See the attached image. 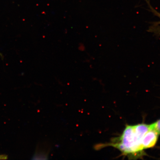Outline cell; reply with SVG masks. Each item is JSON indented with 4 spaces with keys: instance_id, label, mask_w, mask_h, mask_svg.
<instances>
[{
    "instance_id": "6da1fadb",
    "label": "cell",
    "mask_w": 160,
    "mask_h": 160,
    "mask_svg": "<svg viewBox=\"0 0 160 160\" xmlns=\"http://www.w3.org/2000/svg\"><path fill=\"white\" fill-rule=\"evenodd\" d=\"M151 129L150 125L145 123L127 125L119 137L113 138L110 142L96 145L94 148L98 150L112 147L118 150L122 155L129 159L141 158L146 155L144 141L146 134Z\"/></svg>"
},
{
    "instance_id": "7a4b0ae2",
    "label": "cell",
    "mask_w": 160,
    "mask_h": 160,
    "mask_svg": "<svg viewBox=\"0 0 160 160\" xmlns=\"http://www.w3.org/2000/svg\"><path fill=\"white\" fill-rule=\"evenodd\" d=\"M147 3L149 5L151 11L154 14V15L158 17L160 19V13L152 7L151 5L150 4L148 0ZM148 31L150 32L153 33L154 35L157 36V37L160 36V20L158 21L152 22L151 25L150 26L149 28Z\"/></svg>"
},
{
    "instance_id": "3957f363",
    "label": "cell",
    "mask_w": 160,
    "mask_h": 160,
    "mask_svg": "<svg viewBox=\"0 0 160 160\" xmlns=\"http://www.w3.org/2000/svg\"><path fill=\"white\" fill-rule=\"evenodd\" d=\"M151 128L160 135V119L150 124Z\"/></svg>"
},
{
    "instance_id": "277c9868",
    "label": "cell",
    "mask_w": 160,
    "mask_h": 160,
    "mask_svg": "<svg viewBox=\"0 0 160 160\" xmlns=\"http://www.w3.org/2000/svg\"><path fill=\"white\" fill-rule=\"evenodd\" d=\"M8 159V156L5 155H0V160H5Z\"/></svg>"
}]
</instances>
